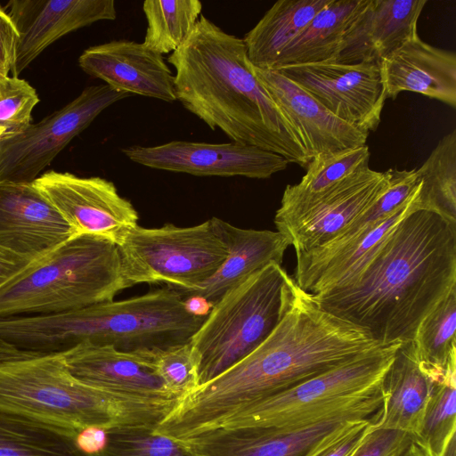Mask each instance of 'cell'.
<instances>
[{
	"label": "cell",
	"instance_id": "obj_1",
	"mask_svg": "<svg viewBox=\"0 0 456 456\" xmlns=\"http://www.w3.org/2000/svg\"><path fill=\"white\" fill-rule=\"evenodd\" d=\"M384 346L365 330L322 309L297 286L272 334L241 361L180 399L156 430L183 440L220 426L256 401Z\"/></svg>",
	"mask_w": 456,
	"mask_h": 456
},
{
	"label": "cell",
	"instance_id": "obj_2",
	"mask_svg": "<svg viewBox=\"0 0 456 456\" xmlns=\"http://www.w3.org/2000/svg\"><path fill=\"white\" fill-rule=\"evenodd\" d=\"M456 289V224L408 215L346 285L311 295L324 311L383 346L412 341L423 318Z\"/></svg>",
	"mask_w": 456,
	"mask_h": 456
},
{
	"label": "cell",
	"instance_id": "obj_3",
	"mask_svg": "<svg viewBox=\"0 0 456 456\" xmlns=\"http://www.w3.org/2000/svg\"><path fill=\"white\" fill-rule=\"evenodd\" d=\"M167 62L175 70L176 101L212 130L306 167L311 158L301 135L256 77L243 38L201 14Z\"/></svg>",
	"mask_w": 456,
	"mask_h": 456
},
{
	"label": "cell",
	"instance_id": "obj_4",
	"mask_svg": "<svg viewBox=\"0 0 456 456\" xmlns=\"http://www.w3.org/2000/svg\"><path fill=\"white\" fill-rule=\"evenodd\" d=\"M206 316L195 313L178 289L163 288L81 309L22 316L16 335L23 349L40 354L63 353L82 342L152 351L190 342Z\"/></svg>",
	"mask_w": 456,
	"mask_h": 456
},
{
	"label": "cell",
	"instance_id": "obj_5",
	"mask_svg": "<svg viewBox=\"0 0 456 456\" xmlns=\"http://www.w3.org/2000/svg\"><path fill=\"white\" fill-rule=\"evenodd\" d=\"M179 400H148L90 387L69 370L62 353L0 362V410L77 432L158 427Z\"/></svg>",
	"mask_w": 456,
	"mask_h": 456
},
{
	"label": "cell",
	"instance_id": "obj_6",
	"mask_svg": "<svg viewBox=\"0 0 456 456\" xmlns=\"http://www.w3.org/2000/svg\"><path fill=\"white\" fill-rule=\"evenodd\" d=\"M129 288L118 246L77 234L0 287V317L56 314L112 301Z\"/></svg>",
	"mask_w": 456,
	"mask_h": 456
},
{
	"label": "cell",
	"instance_id": "obj_7",
	"mask_svg": "<svg viewBox=\"0 0 456 456\" xmlns=\"http://www.w3.org/2000/svg\"><path fill=\"white\" fill-rule=\"evenodd\" d=\"M294 279L275 263L256 272L212 305L191 339L199 356V387L257 348L288 311Z\"/></svg>",
	"mask_w": 456,
	"mask_h": 456
},
{
	"label": "cell",
	"instance_id": "obj_8",
	"mask_svg": "<svg viewBox=\"0 0 456 456\" xmlns=\"http://www.w3.org/2000/svg\"><path fill=\"white\" fill-rule=\"evenodd\" d=\"M118 248L129 287L165 282L183 292L201 287L227 255L209 220L190 227L137 225Z\"/></svg>",
	"mask_w": 456,
	"mask_h": 456
},
{
	"label": "cell",
	"instance_id": "obj_9",
	"mask_svg": "<svg viewBox=\"0 0 456 456\" xmlns=\"http://www.w3.org/2000/svg\"><path fill=\"white\" fill-rule=\"evenodd\" d=\"M129 96L105 84L90 86L39 122L4 135L0 139V183H32L104 110Z\"/></svg>",
	"mask_w": 456,
	"mask_h": 456
},
{
	"label": "cell",
	"instance_id": "obj_10",
	"mask_svg": "<svg viewBox=\"0 0 456 456\" xmlns=\"http://www.w3.org/2000/svg\"><path fill=\"white\" fill-rule=\"evenodd\" d=\"M389 175L369 166L349 175L324 191L287 208H278L274 224L288 237L296 255L336 238L387 189Z\"/></svg>",
	"mask_w": 456,
	"mask_h": 456
},
{
	"label": "cell",
	"instance_id": "obj_11",
	"mask_svg": "<svg viewBox=\"0 0 456 456\" xmlns=\"http://www.w3.org/2000/svg\"><path fill=\"white\" fill-rule=\"evenodd\" d=\"M273 70L299 86L344 122L367 133L378 128L387 100L380 63L317 62Z\"/></svg>",
	"mask_w": 456,
	"mask_h": 456
},
{
	"label": "cell",
	"instance_id": "obj_12",
	"mask_svg": "<svg viewBox=\"0 0 456 456\" xmlns=\"http://www.w3.org/2000/svg\"><path fill=\"white\" fill-rule=\"evenodd\" d=\"M32 183L77 234L102 237L118 246L138 225L133 204L104 178L51 170Z\"/></svg>",
	"mask_w": 456,
	"mask_h": 456
},
{
	"label": "cell",
	"instance_id": "obj_13",
	"mask_svg": "<svg viewBox=\"0 0 456 456\" xmlns=\"http://www.w3.org/2000/svg\"><path fill=\"white\" fill-rule=\"evenodd\" d=\"M131 161L153 169L196 176L266 179L288 167L282 156L235 142L211 143L171 141L156 146L124 148Z\"/></svg>",
	"mask_w": 456,
	"mask_h": 456
},
{
	"label": "cell",
	"instance_id": "obj_14",
	"mask_svg": "<svg viewBox=\"0 0 456 456\" xmlns=\"http://www.w3.org/2000/svg\"><path fill=\"white\" fill-rule=\"evenodd\" d=\"M8 5L19 32L12 72L16 77L61 37L117 17L113 0H24L11 1Z\"/></svg>",
	"mask_w": 456,
	"mask_h": 456
},
{
	"label": "cell",
	"instance_id": "obj_15",
	"mask_svg": "<svg viewBox=\"0 0 456 456\" xmlns=\"http://www.w3.org/2000/svg\"><path fill=\"white\" fill-rule=\"evenodd\" d=\"M62 354L70 373L90 387L141 399L178 400L167 390L149 351L126 352L82 342Z\"/></svg>",
	"mask_w": 456,
	"mask_h": 456
},
{
	"label": "cell",
	"instance_id": "obj_16",
	"mask_svg": "<svg viewBox=\"0 0 456 456\" xmlns=\"http://www.w3.org/2000/svg\"><path fill=\"white\" fill-rule=\"evenodd\" d=\"M77 235L33 183H0V246L38 258Z\"/></svg>",
	"mask_w": 456,
	"mask_h": 456
},
{
	"label": "cell",
	"instance_id": "obj_17",
	"mask_svg": "<svg viewBox=\"0 0 456 456\" xmlns=\"http://www.w3.org/2000/svg\"><path fill=\"white\" fill-rule=\"evenodd\" d=\"M78 65L116 91L166 102L176 101L175 75L162 55L142 43L120 39L90 46L80 54Z\"/></svg>",
	"mask_w": 456,
	"mask_h": 456
},
{
	"label": "cell",
	"instance_id": "obj_18",
	"mask_svg": "<svg viewBox=\"0 0 456 456\" xmlns=\"http://www.w3.org/2000/svg\"><path fill=\"white\" fill-rule=\"evenodd\" d=\"M253 72L300 134L311 160L365 144L369 133L337 118L280 72L254 66Z\"/></svg>",
	"mask_w": 456,
	"mask_h": 456
},
{
	"label": "cell",
	"instance_id": "obj_19",
	"mask_svg": "<svg viewBox=\"0 0 456 456\" xmlns=\"http://www.w3.org/2000/svg\"><path fill=\"white\" fill-rule=\"evenodd\" d=\"M354 419L338 417L286 432L255 426H219L182 441L200 456H306L327 436Z\"/></svg>",
	"mask_w": 456,
	"mask_h": 456
},
{
	"label": "cell",
	"instance_id": "obj_20",
	"mask_svg": "<svg viewBox=\"0 0 456 456\" xmlns=\"http://www.w3.org/2000/svg\"><path fill=\"white\" fill-rule=\"evenodd\" d=\"M427 0H365L350 24L335 62H378L418 35Z\"/></svg>",
	"mask_w": 456,
	"mask_h": 456
},
{
	"label": "cell",
	"instance_id": "obj_21",
	"mask_svg": "<svg viewBox=\"0 0 456 456\" xmlns=\"http://www.w3.org/2000/svg\"><path fill=\"white\" fill-rule=\"evenodd\" d=\"M210 224L226 248V258L216 273L192 291H180L183 297L216 304L227 291L269 264L281 265L290 241L280 232L242 229L220 218Z\"/></svg>",
	"mask_w": 456,
	"mask_h": 456
},
{
	"label": "cell",
	"instance_id": "obj_22",
	"mask_svg": "<svg viewBox=\"0 0 456 456\" xmlns=\"http://www.w3.org/2000/svg\"><path fill=\"white\" fill-rule=\"evenodd\" d=\"M386 99L413 92L456 107V54L425 43L419 35L380 61Z\"/></svg>",
	"mask_w": 456,
	"mask_h": 456
},
{
	"label": "cell",
	"instance_id": "obj_23",
	"mask_svg": "<svg viewBox=\"0 0 456 456\" xmlns=\"http://www.w3.org/2000/svg\"><path fill=\"white\" fill-rule=\"evenodd\" d=\"M441 370L420 362L412 341L401 344L382 379L383 402L376 419L377 428L403 431L413 438Z\"/></svg>",
	"mask_w": 456,
	"mask_h": 456
},
{
	"label": "cell",
	"instance_id": "obj_24",
	"mask_svg": "<svg viewBox=\"0 0 456 456\" xmlns=\"http://www.w3.org/2000/svg\"><path fill=\"white\" fill-rule=\"evenodd\" d=\"M365 0H331L281 53L270 69L335 62L346 33Z\"/></svg>",
	"mask_w": 456,
	"mask_h": 456
},
{
	"label": "cell",
	"instance_id": "obj_25",
	"mask_svg": "<svg viewBox=\"0 0 456 456\" xmlns=\"http://www.w3.org/2000/svg\"><path fill=\"white\" fill-rule=\"evenodd\" d=\"M330 1H277L243 38L251 64L272 69L284 48Z\"/></svg>",
	"mask_w": 456,
	"mask_h": 456
},
{
	"label": "cell",
	"instance_id": "obj_26",
	"mask_svg": "<svg viewBox=\"0 0 456 456\" xmlns=\"http://www.w3.org/2000/svg\"><path fill=\"white\" fill-rule=\"evenodd\" d=\"M77 433L0 410V456H98L78 446Z\"/></svg>",
	"mask_w": 456,
	"mask_h": 456
},
{
	"label": "cell",
	"instance_id": "obj_27",
	"mask_svg": "<svg viewBox=\"0 0 456 456\" xmlns=\"http://www.w3.org/2000/svg\"><path fill=\"white\" fill-rule=\"evenodd\" d=\"M417 174L420 209L456 224V129L438 142Z\"/></svg>",
	"mask_w": 456,
	"mask_h": 456
},
{
	"label": "cell",
	"instance_id": "obj_28",
	"mask_svg": "<svg viewBox=\"0 0 456 456\" xmlns=\"http://www.w3.org/2000/svg\"><path fill=\"white\" fill-rule=\"evenodd\" d=\"M456 432V351L435 379L422 422L412 441L425 456H438Z\"/></svg>",
	"mask_w": 456,
	"mask_h": 456
},
{
	"label": "cell",
	"instance_id": "obj_29",
	"mask_svg": "<svg viewBox=\"0 0 456 456\" xmlns=\"http://www.w3.org/2000/svg\"><path fill=\"white\" fill-rule=\"evenodd\" d=\"M142 11L148 25L142 44L162 55L174 53L186 41L201 15L202 3L199 0H146Z\"/></svg>",
	"mask_w": 456,
	"mask_h": 456
},
{
	"label": "cell",
	"instance_id": "obj_30",
	"mask_svg": "<svg viewBox=\"0 0 456 456\" xmlns=\"http://www.w3.org/2000/svg\"><path fill=\"white\" fill-rule=\"evenodd\" d=\"M370 157L366 144L314 157L307 164L301 181L287 185L280 208L292 207L330 188L356 170L369 166Z\"/></svg>",
	"mask_w": 456,
	"mask_h": 456
},
{
	"label": "cell",
	"instance_id": "obj_31",
	"mask_svg": "<svg viewBox=\"0 0 456 456\" xmlns=\"http://www.w3.org/2000/svg\"><path fill=\"white\" fill-rule=\"evenodd\" d=\"M387 172L389 175L387 189L366 211L332 240L305 253H330L360 241L406 201L419 184L416 168L411 170L390 168Z\"/></svg>",
	"mask_w": 456,
	"mask_h": 456
},
{
	"label": "cell",
	"instance_id": "obj_32",
	"mask_svg": "<svg viewBox=\"0 0 456 456\" xmlns=\"http://www.w3.org/2000/svg\"><path fill=\"white\" fill-rule=\"evenodd\" d=\"M456 289L442 299L420 322L412 340L424 365L445 368L456 351Z\"/></svg>",
	"mask_w": 456,
	"mask_h": 456
},
{
	"label": "cell",
	"instance_id": "obj_33",
	"mask_svg": "<svg viewBox=\"0 0 456 456\" xmlns=\"http://www.w3.org/2000/svg\"><path fill=\"white\" fill-rule=\"evenodd\" d=\"M154 426H126L106 432L98 456H200L183 441L159 433Z\"/></svg>",
	"mask_w": 456,
	"mask_h": 456
},
{
	"label": "cell",
	"instance_id": "obj_34",
	"mask_svg": "<svg viewBox=\"0 0 456 456\" xmlns=\"http://www.w3.org/2000/svg\"><path fill=\"white\" fill-rule=\"evenodd\" d=\"M151 362L168 393L178 400L199 387V356L191 341L149 351Z\"/></svg>",
	"mask_w": 456,
	"mask_h": 456
},
{
	"label": "cell",
	"instance_id": "obj_35",
	"mask_svg": "<svg viewBox=\"0 0 456 456\" xmlns=\"http://www.w3.org/2000/svg\"><path fill=\"white\" fill-rule=\"evenodd\" d=\"M36 90L25 80L7 77L0 87V127L5 134H16L31 124V113L38 103Z\"/></svg>",
	"mask_w": 456,
	"mask_h": 456
},
{
	"label": "cell",
	"instance_id": "obj_36",
	"mask_svg": "<svg viewBox=\"0 0 456 456\" xmlns=\"http://www.w3.org/2000/svg\"><path fill=\"white\" fill-rule=\"evenodd\" d=\"M377 415L347 421L306 456H353L376 428Z\"/></svg>",
	"mask_w": 456,
	"mask_h": 456
},
{
	"label": "cell",
	"instance_id": "obj_37",
	"mask_svg": "<svg viewBox=\"0 0 456 456\" xmlns=\"http://www.w3.org/2000/svg\"><path fill=\"white\" fill-rule=\"evenodd\" d=\"M411 441L405 432L376 426L353 456H399Z\"/></svg>",
	"mask_w": 456,
	"mask_h": 456
},
{
	"label": "cell",
	"instance_id": "obj_38",
	"mask_svg": "<svg viewBox=\"0 0 456 456\" xmlns=\"http://www.w3.org/2000/svg\"><path fill=\"white\" fill-rule=\"evenodd\" d=\"M19 40L17 27L3 7L0 6V75L9 77L12 72Z\"/></svg>",
	"mask_w": 456,
	"mask_h": 456
},
{
	"label": "cell",
	"instance_id": "obj_39",
	"mask_svg": "<svg viewBox=\"0 0 456 456\" xmlns=\"http://www.w3.org/2000/svg\"><path fill=\"white\" fill-rule=\"evenodd\" d=\"M33 260L35 258L18 255L0 246V287L18 274Z\"/></svg>",
	"mask_w": 456,
	"mask_h": 456
},
{
	"label": "cell",
	"instance_id": "obj_40",
	"mask_svg": "<svg viewBox=\"0 0 456 456\" xmlns=\"http://www.w3.org/2000/svg\"><path fill=\"white\" fill-rule=\"evenodd\" d=\"M106 440V432L100 428H87L77 435L78 446L88 453H95L102 449Z\"/></svg>",
	"mask_w": 456,
	"mask_h": 456
},
{
	"label": "cell",
	"instance_id": "obj_41",
	"mask_svg": "<svg viewBox=\"0 0 456 456\" xmlns=\"http://www.w3.org/2000/svg\"><path fill=\"white\" fill-rule=\"evenodd\" d=\"M37 355L40 354L20 350L0 339V362L30 358Z\"/></svg>",
	"mask_w": 456,
	"mask_h": 456
},
{
	"label": "cell",
	"instance_id": "obj_42",
	"mask_svg": "<svg viewBox=\"0 0 456 456\" xmlns=\"http://www.w3.org/2000/svg\"><path fill=\"white\" fill-rule=\"evenodd\" d=\"M438 456H456V432L448 438Z\"/></svg>",
	"mask_w": 456,
	"mask_h": 456
},
{
	"label": "cell",
	"instance_id": "obj_43",
	"mask_svg": "<svg viewBox=\"0 0 456 456\" xmlns=\"http://www.w3.org/2000/svg\"><path fill=\"white\" fill-rule=\"evenodd\" d=\"M399 456H425L422 451L411 441L408 447Z\"/></svg>",
	"mask_w": 456,
	"mask_h": 456
},
{
	"label": "cell",
	"instance_id": "obj_44",
	"mask_svg": "<svg viewBox=\"0 0 456 456\" xmlns=\"http://www.w3.org/2000/svg\"><path fill=\"white\" fill-rule=\"evenodd\" d=\"M5 134V129L3 127H0V139Z\"/></svg>",
	"mask_w": 456,
	"mask_h": 456
},
{
	"label": "cell",
	"instance_id": "obj_45",
	"mask_svg": "<svg viewBox=\"0 0 456 456\" xmlns=\"http://www.w3.org/2000/svg\"><path fill=\"white\" fill-rule=\"evenodd\" d=\"M4 79H5V77H3V76L0 75V87H1V86L3 84V82L4 81Z\"/></svg>",
	"mask_w": 456,
	"mask_h": 456
}]
</instances>
